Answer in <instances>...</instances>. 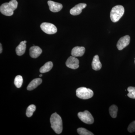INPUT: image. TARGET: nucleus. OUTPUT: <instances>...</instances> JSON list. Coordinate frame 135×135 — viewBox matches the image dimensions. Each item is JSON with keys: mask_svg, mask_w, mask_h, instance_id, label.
<instances>
[{"mask_svg": "<svg viewBox=\"0 0 135 135\" xmlns=\"http://www.w3.org/2000/svg\"><path fill=\"white\" fill-rule=\"evenodd\" d=\"M18 2L16 0H11L8 3H5L1 5L0 11L2 15L10 16L14 14V11L17 8Z\"/></svg>", "mask_w": 135, "mask_h": 135, "instance_id": "obj_1", "label": "nucleus"}, {"mask_svg": "<svg viewBox=\"0 0 135 135\" xmlns=\"http://www.w3.org/2000/svg\"><path fill=\"white\" fill-rule=\"evenodd\" d=\"M51 128L56 134H60L63 130L62 118L56 113H55L51 116L50 119Z\"/></svg>", "mask_w": 135, "mask_h": 135, "instance_id": "obj_2", "label": "nucleus"}, {"mask_svg": "<svg viewBox=\"0 0 135 135\" xmlns=\"http://www.w3.org/2000/svg\"><path fill=\"white\" fill-rule=\"evenodd\" d=\"M124 12V8L122 5H116L111 10L110 15L112 22L114 23L118 22L123 16Z\"/></svg>", "mask_w": 135, "mask_h": 135, "instance_id": "obj_3", "label": "nucleus"}, {"mask_svg": "<svg viewBox=\"0 0 135 135\" xmlns=\"http://www.w3.org/2000/svg\"><path fill=\"white\" fill-rule=\"evenodd\" d=\"M76 96L80 99H87L91 98L94 95V92L92 90L85 87H80L76 91Z\"/></svg>", "mask_w": 135, "mask_h": 135, "instance_id": "obj_4", "label": "nucleus"}, {"mask_svg": "<svg viewBox=\"0 0 135 135\" xmlns=\"http://www.w3.org/2000/svg\"><path fill=\"white\" fill-rule=\"evenodd\" d=\"M78 116L83 122L86 124H92L94 123V118L88 111L80 112L78 113Z\"/></svg>", "mask_w": 135, "mask_h": 135, "instance_id": "obj_5", "label": "nucleus"}, {"mask_svg": "<svg viewBox=\"0 0 135 135\" xmlns=\"http://www.w3.org/2000/svg\"><path fill=\"white\" fill-rule=\"evenodd\" d=\"M41 30L45 33L48 34H53L57 32L56 27L53 24L50 23H43L41 25Z\"/></svg>", "mask_w": 135, "mask_h": 135, "instance_id": "obj_6", "label": "nucleus"}, {"mask_svg": "<svg viewBox=\"0 0 135 135\" xmlns=\"http://www.w3.org/2000/svg\"><path fill=\"white\" fill-rule=\"evenodd\" d=\"M79 61L78 59L72 56L68 59L66 62V66L73 70L77 69L79 67Z\"/></svg>", "mask_w": 135, "mask_h": 135, "instance_id": "obj_7", "label": "nucleus"}, {"mask_svg": "<svg viewBox=\"0 0 135 135\" xmlns=\"http://www.w3.org/2000/svg\"><path fill=\"white\" fill-rule=\"evenodd\" d=\"M130 37L129 35L122 37L119 40L117 44V48L119 50H121L129 44Z\"/></svg>", "mask_w": 135, "mask_h": 135, "instance_id": "obj_8", "label": "nucleus"}, {"mask_svg": "<svg viewBox=\"0 0 135 135\" xmlns=\"http://www.w3.org/2000/svg\"><path fill=\"white\" fill-rule=\"evenodd\" d=\"M87 5L86 3H80L75 5L70 11V13L73 16L79 15L82 12V10L86 7Z\"/></svg>", "mask_w": 135, "mask_h": 135, "instance_id": "obj_9", "label": "nucleus"}, {"mask_svg": "<svg viewBox=\"0 0 135 135\" xmlns=\"http://www.w3.org/2000/svg\"><path fill=\"white\" fill-rule=\"evenodd\" d=\"M47 3L50 10L52 12H59L63 8L62 5L61 3L55 2L53 1H49Z\"/></svg>", "mask_w": 135, "mask_h": 135, "instance_id": "obj_10", "label": "nucleus"}, {"mask_svg": "<svg viewBox=\"0 0 135 135\" xmlns=\"http://www.w3.org/2000/svg\"><path fill=\"white\" fill-rule=\"evenodd\" d=\"M30 55L33 58H36L38 57L42 53V50L38 46H32L29 50Z\"/></svg>", "mask_w": 135, "mask_h": 135, "instance_id": "obj_11", "label": "nucleus"}, {"mask_svg": "<svg viewBox=\"0 0 135 135\" xmlns=\"http://www.w3.org/2000/svg\"><path fill=\"white\" fill-rule=\"evenodd\" d=\"M85 51V48L83 47H74L71 52V55L73 56L81 57L84 55Z\"/></svg>", "mask_w": 135, "mask_h": 135, "instance_id": "obj_12", "label": "nucleus"}, {"mask_svg": "<svg viewBox=\"0 0 135 135\" xmlns=\"http://www.w3.org/2000/svg\"><path fill=\"white\" fill-rule=\"evenodd\" d=\"M26 41L21 42L16 48V53L17 55L21 56L23 55L25 53L26 49Z\"/></svg>", "mask_w": 135, "mask_h": 135, "instance_id": "obj_13", "label": "nucleus"}, {"mask_svg": "<svg viewBox=\"0 0 135 135\" xmlns=\"http://www.w3.org/2000/svg\"><path fill=\"white\" fill-rule=\"evenodd\" d=\"M92 69L95 71H98L102 68V64L99 60V56L98 55L94 56L92 63Z\"/></svg>", "mask_w": 135, "mask_h": 135, "instance_id": "obj_14", "label": "nucleus"}, {"mask_svg": "<svg viewBox=\"0 0 135 135\" xmlns=\"http://www.w3.org/2000/svg\"><path fill=\"white\" fill-rule=\"evenodd\" d=\"M42 82V80L40 78H37L32 80L27 86V90H32L37 88L39 85L41 84Z\"/></svg>", "mask_w": 135, "mask_h": 135, "instance_id": "obj_15", "label": "nucleus"}, {"mask_svg": "<svg viewBox=\"0 0 135 135\" xmlns=\"http://www.w3.org/2000/svg\"><path fill=\"white\" fill-rule=\"evenodd\" d=\"M53 67V63L51 61H49L46 63L41 68L40 70V72L41 73L48 72L50 71Z\"/></svg>", "mask_w": 135, "mask_h": 135, "instance_id": "obj_16", "label": "nucleus"}, {"mask_svg": "<svg viewBox=\"0 0 135 135\" xmlns=\"http://www.w3.org/2000/svg\"><path fill=\"white\" fill-rule=\"evenodd\" d=\"M109 113L111 117L115 118L117 117L118 111V107L115 105H113L110 107L109 109Z\"/></svg>", "mask_w": 135, "mask_h": 135, "instance_id": "obj_17", "label": "nucleus"}, {"mask_svg": "<svg viewBox=\"0 0 135 135\" xmlns=\"http://www.w3.org/2000/svg\"><path fill=\"white\" fill-rule=\"evenodd\" d=\"M36 106L32 104L29 105L27 109L26 112V115L27 117H31L33 114L34 112L36 110Z\"/></svg>", "mask_w": 135, "mask_h": 135, "instance_id": "obj_18", "label": "nucleus"}, {"mask_svg": "<svg viewBox=\"0 0 135 135\" xmlns=\"http://www.w3.org/2000/svg\"><path fill=\"white\" fill-rule=\"evenodd\" d=\"M23 83V79L21 75H17L15 77L14 83L16 86L18 88H21Z\"/></svg>", "mask_w": 135, "mask_h": 135, "instance_id": "obj_19", "label": "nucleus"}, {"mask_svg": "<svg viewBox=\"0 0 135 135\" xmlns=\"http://www.w3.org/2000/svg\"><path fill=\"white\" fill-rule=\"evenodd\" d=\"M77 132L80 135H94V134H93L92 132L83 128H80L77 129Z\"/></svg>", "mask_w": 135, "mask_h": 135, "instance_id": "obj_20", "label": "nucleus"}, {"mask_svg": "<svg viewBox=\"0 0 135 135\" xmlns=\"http://www.w3.org/2000/svg\"><path fill=\"white\" fill-rule=\"evenodd\" d=\"M129 93L127 94L129 97L132 99H135V87L130 86L128 88Z\"/></svg>", "mask_w": 135, "mask_h": 135, "instance_id": "obj_21", "label": "nucleus"}, {"mask_svg": "<svg viewBox=\"0 0 135 135\" xmlns=\"http://www.w3.org/2000/svg\"><path fill=\"white\" fill-rule=\"evenodd\" d=\"M128 130L129 133H133L135 131V121L129 124L128 128Z\"/></svg>", "mask_w": 135, "mask_h": 135, "instance_id": "obj_22", "label": "nucleus"}, {"mask_svg": "<svg viewBox=\"0 0 135 135\" xmlns=\"http://www.w3.org/2000/svg\"><path fill=\"white\" fill-rule=\"evenodd\" d=\"M0 48H1V49H0V53H2V45L1 44H0Z\"/></svg>", "mask_w": 135, "mask_h": 135, "instance_id": "obj_23", "label": "nucleus"}, {"mask_svg": "<svg viewBox=\"0 0 135 135\" xmlns=\"http://www.w3.org/2000/svg\"><path fill=\"white\" fill-rule=\"evenodd\" d=\"M42 76V74H40V77H41Z\"/></svg>", "mask_w": 135, "mask_h": 135, "instance_id": "obj_24", "label": "nucleus"}, {"mask_svg": "<svg viewBox=\"0 0 135 135\" xmlns=\"http://www.w3.org/2000/svg\"></svg>", "mask_w": 135, "mask_h": 135, "instance_id": "obj_25", "label": "nucleus"}]
</instances>
